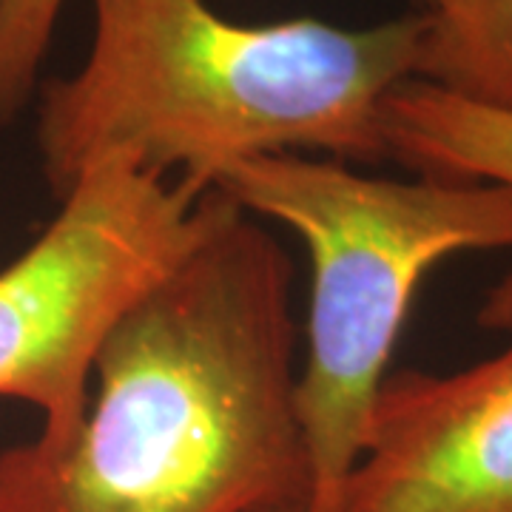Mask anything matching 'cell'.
I'll list each match as a JSON object with an SVG mask.
<instances>
[{
  "label": "cell",
  "instance_id": "6da1fadb",
  "mask_svg": "<svg viewBox=\"0 0 512 512\" xmlns=\"http://www.w3.org/2000/svg\"><path fill=\"white\" fill-rule=\"evenodd\" d=\"M291 291V256L225 194L106 330L72 433L0 450V512H308Z\"/></svg>",
  "mask_w": 512,
  "mask_h": 512
},
{
  "label": "cell",
  "instance_id": "7a4b0ae2",
  "mask_svg": "<svg viewBox=\"0 0 512 512\" xmlns=\"http://www.w3.org/2000/svg\"><path fill=\"white\" fill-rule=\"evenodd\" d=\"M424 12L373 26L242 23L208 0H92L80 69L40 86L37 151L57 202L123 163L214 188L268 154L387 160L382 106L416 77Z\"/></svg>",
  "mask_w": 512,
  "mask_h": 512
},
{
  "label": "cell",
  "instance_id": "3957f363",
  "mask_svg": "<svg viewBox=\"0 0 512 512\" xmlns=\"http://www.w3.org/2000/svg\"><path fill=\"white\" fill-rule=\"evenodd\" d=\"M214 185L242 211L291 228L311 256L296 419L311 464L308 512H328L362 453L424 276L450 256L512 248V188L390 180L311 154L254 157L222 171Z\"/></svg>",
  "mask_w": 512,
  "mask_h": 512
},
{
  "label": "cell",
  "instance_id": "277c9868",
  "mask_svg": "<svg viewBox=\"0 0 512 512\" xmlns=\"http://www.w3.org/2000/svg\"><path fill=\"white\" fill-rule=\"evenodd\" d=\"M222 202L217 185L106 163L0 271V399L35 407L37 439L77 427L106 330L200 242Z\"/></svg>",
  "mask_w": 512,
  "mask_h": 512
},
{
  "label": "cell",
  "instance_id": "5b68a950",
  "mask_svg": "<svg viewBox=\"0 0 512 512\" xmlns=\"http://www.w3.org/2000/svg\"><path fill=\"white\" fill-rule=\"evenodd\" d=\"M328 512H512V345L456 373H387Z\"/></svg>",
  "mask_w": 512,
  "mask_h": 512
},
{
  "label": "cell",
  "instance_id": "8992f818",
  "mask_svg": "<svg viewBox=\"0 0 512 512\" xmlns=\"http://www.w3.org/2000/svg\"><path fill=\"white\" fill-rule=\"evenodd\" d=\"M384 154L419 177L512 188V111L470 103L424 80H404L382 106ZM478 322L512 328V274L487 293Z\"/></svg>",
  "mask_w": 512,
  "mask_h": 512
},
{
  "label": "cell",
  "instance_id": "52a82bcc",
  "mask_svg": "<svg viewBox=\"0 0 512 512\" xmlns=\"http://www.w3.org/2000/svg\"><path fill=\"white\" fill-rule=\"evenodd\" d=\"M416 80L512 111V0H441L424 12Z\"/></svg>",
  "mask_w": 512,
  "mask_h": 512
},
{
  "label": "cell",
  "instance_id": "ba28073f",
  "mask_svg": "<svg viewBox=\"0 0 512 512\" xmlns=\"http://www.w3.org/2000/svg\"><path fill=\"white\" fill-rule=\"evenodd\" d=\"M66 0H0V128L40 89V69Z\"/></svg>",
  "mask_w": 512,
  "mask_h": 512
},
{
  "label": "cell",
  "instance_id": "9c48e42d",
  "mask_svg": "<svg viewBox=\"0 0 512 512\" xmlns=\"http://www.w3.org/2000/svg\"><path fill=\"white\" fill-rule=\"evenodd\" d=\"M259 512H305V507H268V510Z\"/></svg>",
  "mask_w": 512,
  "mask_h": 512
},
{
  "label": "cell",
  "instance_id": "30bf717a",
  "mask_svg": "<svg viewBox=\"0 0 512 512\" xmlns=\"http://www.w3.org/2000/svg\"><path fill=\"white\" fill-rule=\"evenodd\" d=\"M421 3H424V12H430V9H436V6H439L441 0H421Z\"/></svg>",
  "mask_w": 512,
  "mask_h": 512
}]
</instances>
